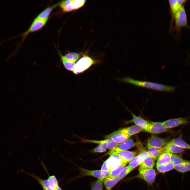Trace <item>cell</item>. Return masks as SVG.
Returning <instances> with one entry per match:
<instances>
[{
  "instance_id": "obj_11",
  "label": "cell",
  "mask_w": 190,
  "mask_h": 190,
  "mask_svg": "<svg viewBox=\"0 0 190 190\" xmlns=\"http://www.w3.org/2000/svg\"><path fill=\"white\" fill-rule=\"evenodd\" d=\"M166 129L162 122H151L149 123V126L146 131L153 134H159L167 131Z\"/></svg>"
},
{
  "instance_id": "obj_4",
  "label": "cell",
  "mask_w": 190,
  "mask_h": 190,
  "mask_svg": "<svg viewBox=\"0 0 190 190\" xmlns=\"http://www.w3.org/2000/svg\"><path fill=\"white\" fill-rule=\"evenodd\" d=\"M136 143L131 139H129L125 142L118 144L112 149L110 150L106 154L111 155L117 154L118 153L126 151L132 147L136 146Z\"/></svg>"
},
{
  "instance_id": "obj_16",
  "label": "cell",
  "mask_w": 190,
  "mask_h": 190,
  "mask_svg": "<svg viewBox=\"0 0 190 190\" xmlns=\"http://www.w3.org/2000/svg\"><path fill=\"white\" fill-rule=\"evenodd\" d=\"M80 170L83 175L92 176L102 181L104 178L101 170H90L81 168Z\"/></svg>"
},
{
  "instance_id": "obj_31",
  "label": "cell",
  "mask_w": 190,
  "mask_h": 190,
  "mask_svg": "<svg viewBox=\"0 0 190 190\" xmlns=\"http://www.w3.org/2000/svg\"><path fill=\"white\" fill-rule=\"evenodd\" d=\"M136 146L139 152V155L144 160L149 156L147 151L146 150L140 142H139L136 143Z\"/></svg>"
},
{
  "instance_id": "obj_22",
  "label": "cell",
  "mask_w": 190,
  "mask_h": 190,
  "mask_svg": "<svg viewBox=\"0 0 190 190\" xmlns=\"http://www.w3.org/2000/svg\"><path fill=\"white\" fill-rule=\"evenodd\" d=\"M147 151L148 155L154 161L158 159L160 155L163 153L161 149L148 147Z\"/></svg>"
},
{
  "instance_id": "obj_36",
  "label": "cell",
  "mask_w": 190,
  "mask_h": 190,
  "mask_svg": "<svg viewBox=\"0 0 190 190\" xmlns=\"http://www.w3.org/2000/svg\"><path fill=\"white\" fill-rule=\"evenodd\" d=\"M86 1L85 0H72L74 10L81 8L84 6Z\"/></svg>"
},
{
  "instance_id": "obj_38",
  "label": "cell",
  "mask_w": 190,
  "mask_h": 190,
  "mask_svg": "<svg viewBox=\"0 0 190 190\" xmlns=\"http://www.w3.org/2000/svg\"><path fill=\"white\" fill-rule=\"evenodd\" d=\"M55 190H62L58 186L55 189Z\"/></svg>"
},
{
  "instance_id": "obj_30",
  "label": "cell",
  "mask_w": 190,
  "mask_h": 190,
  "mask_svg": "<svg viewBox=\"0 0 190 190\" xmlns=\"http://www.w3.org/2000/svg\"><path fill=\"white\" fill-rule=\"evenodd\" d=\"M126 164L122 163L115 167L110 171V176L113 177L117 176Z\"/></svg>"
},
{
  "instance_id": "obj_33",
  "label": "cell",
  "mask_w": 190,
  "mask_h": 190,
  "mask_svg": "<svg viewBox=\"0 0 190 190\" xmlns=\"http://www.w3.org/2000/svg\"><path fill=\"white\" fill-rule=\"evenodd\" d=\"M49 187L54 189H55L59 186L57 180L54 175L50 176L47 179Z\"/></svg>"
},
{
  "instance_id": "obj_27",
  "label": "cell",
  "mask_w": 190,
  "mask_h": 190,
  "mask_svg": "<svg viewBox=\"0 0 190 190\" xmlns=\"http://www.w3.org/2000/svg\"><path fill=\"white\" fill-rule=\"evenodd\" d=\"M174 165L171 162L166 164L156 165L158 171L160 172L164 173L170 171L174 169Z\"/></svg>"
},
{
  "instance_id": "obj_34",
  "label": "cell",
  "mask_w": 190,
  "mask_h": 190,
  "mask_svg": "<svg viewBox=\"0 0 190 190\" xmlns=\"http://www.w3.org/2000/svg\"><path fill=\"white\" fill-rule=\"evenodd\" d=\"M134 169L128 165L125 167L123 168L117 176L121 180L133 170Z\"/></svg>"
},
{
  "instance_id": "obj_28",
  "label": "cell",
  "mask_w": 190,
  "mask_h": 190,
  "mask_svg": "<svg viewBox=\"0 0 190 190\" xmlns=\"http://www.w3.org/2000/svg\"><path fill=\"white\" fill-rule=\"evenodd\" d=\"M169 154L170 156L171 162L174 165L182 163L185 160L181 155L171 153Z\"/></svg>"
},
{
  "instance_id": "obj_26",
  "label": "cell",
  "mask_w": 190,
  "mask_h": 190,
  "mask_svg": "<svg viewBox=\"0 0 190 190\" xmlns=\"http://www.w3.org/2000/svg\"><path fill=\"white\" fill-rule=\"evenodd\" d=\"M59 6L64 12H67L74 10L72 1L64 0L60 2Z\"/></svg>"
},
{
  "instance_id": "obj_15",
  "label": "cell",
  "mask_w": 190,
  "mask_h": 190,
  "mask_svg": "<svg viewBox=\"0 0 190 190\" xmlns=\"http://www.w3.org/2000/svg\"><path fill=\"white\" fill-rule=\"evenodd\" d=\"M137 151H125L120 152L117 154L121 159L123 163L127 164L137 154Z\"/></svg>"
},
{
  "instance_id": "obj_2",
  "label": "cell",
  "mask_w": 190,
  "mask_h": 190,
  "mask_svg": "<svg viewBox=\"0 0 190 190\" xmlns=\"http://www.w3.org/2000/svg\"><path fill=\"white\" fill-rule=\"evenodd\" d=\"M100 62L99 60H94L86 55L83 54V56L75 64L73 72L76 75L82 73Z\"/></svg>"
},
{
  "instance_id": "obj_3",
  "label": "cell",
  "mask_w": 190,
  "mask_h": 190,
  "mask_svg": "<svg viewBox=\"0 0 190 190\" xmlns=\"http://www.w3.org/2000/svg\"><path fill=\"white\" fill-rule=\"evenodd\" d=\"M184 5L185 4L181 7L174 17V30L177 33L180 32L181 29L183 28L186 27L190 29L188 22Z\"/></svg>"
},
{
  "instance_id": "obj_18",
  "label": "cell",
  "mask_w": 190,
  "mask_h": 190,
  "mask_svg": "<svg viewBox=\"0 0 190 190\" xmlns=\"http://www.w3.org/2000/svg\"><path fill=\"white\" fill-rule=\"evenodd\" d=\"M120 130L122 132L130 136L139 132L143 129L139 126L135 125L131 126L121 129Z\"/></svg>"
},
{
  "instance_id": "obj_9",
  "label": "cell",
  "mask_w": 190,
  "mask_h": 190,
  "mask_svg": "<svg viewBox=\"0 0 190 190\" xmlns=\"http://www.w3.org/2000/svg\"><path fill=\"white\" fill-rule=\"evenodd\" d=\"M48 20V18L43 19H35L29 28L24 33L23 36L25 37L30 33L41 29L46 24Z\"/></svg>"
},
{
  "instance_id": "obj_37",
  "label": "cell",
  "mask_w": 190,
  "mask_h": 190,
  "mask_svg": "<svg viewBox=\"0 0 190 190\" xmlns=\"http://www.w3.org/2000/svg\"><path fill=\"white\" fill-rule=\"evenodd\" d=\"M31 175L40 183L42 186L44 190H45L49 187L47 179L43 180L35 175Z\"/></svg>"
},
{
  "instance_id": "obj_10",
  "label": "cell",
  "mask_w": 190,
  "mask_h": 190,
  "mask_svg": "<svg viewBox=\"0 0 190 190\" xmlns=\"http://www.w3.org/2000/svg\"><path fill=\"white\" fill-rule=\"evenodd\" d=\"M187 0H172L168 1L172 16V23L174 17L181 7L185 4Z\"/></svg>"
},
{
  "instance_id": "obj_32",
  "label": "cell",
  "mask_w": 190,
  "mask_h": 190,
  "mask_svg": "<svg viewBox=\"0 0 190 190\" xmlns=\"http://www.w3.org/2000/svg\"><path fill=\"white\" fill-rule=\"evenodd\" d=\"M81 55L79 53L71 52L67 53L64 56L67 60L75 62L79 59Z\"/></svg>"
},
{
  "instance_id": "obj_25",
  "label": "cell",
  "mask_w": 190,
  "mask_h": 190,
  "mask_svg": "<svg viewBox=\"0 0 190 190\" xmlns=\"http://www.w3.org/2000/svg\"><path fill=\"white\" fill-rule=\"evenodd\" d=\"M59 54L65 68L69 71H73L75 65V62L67 60L61 53H59Z\"/></svg>"
},
{
  "instance_id": "obj_17",
  "label": "cell",
  "mask_w": 190,
  "mask_h": 190,
  "mask_svg": "<svg viewBox=\"0 0 190 190\" xmlns=\"http://www.w3.org/2000/svg\"><path fill=\"white\" fill-rule=\"evenodd\" d=\"M121 179L118 176L113 177L109 176L103 180L104 184L107 190H110Z\"/></svg>"
},
{
  "instance_id": "obj_19",
  "label": "cell",
  "mask_w": 190,
  "mask_h": 190,
  "mask_svg": "<svg viewBox=\"0 0 190 190\" xmlns=\"http://www.w3.org/2000/svg\"><path fill=\"white\" fill-rule=\"evenodd\" d=\"M174 169L182 173L190 171V160H185L179 164L174 165Z\"/></svg>"
},
{
  "instance_id": "obj_13",
  "label": "cell",
  "mask_w": 190,
  "mask_h": 190,
  "mask_svg": "<svg viewBox=\"0 0 190 190\" xmlns=\"http://www.w3.org/2000/svg\"><path fill=\"white\" fill-rule=\"evenodd\" d=\"M133 116L132 119L130 120L129 122H132L136 125L142 128L146 131L148 127L149 123L147 121L142 118L140 116H137L131 112Z\"/></svg>"
},
{
  "instance_id": "obj_6",
  "label": "cell",
  "mask_w": 190,
  "mask_h": 190,
  "mask_svg": "<svg viewBox=\"0 0 190 190\" xmlns=\"http://www.w3.org/2000/svg\"><path fill=\"white\" fill-rule=\"evenodd\" d=\"M155 176V171L152 168L139 171L136 177L143 179L149 184H152L154 182Z\"/></svg>"
},
{
  "instance_id": "obj_24",
  "label": "cell",
  "mask_w": 190,
  "mask_h": 190,
  "mask_svg": "<svg viewBox=\"0 0 190 190\" xmlns=\"http://www.w3.org/2000/svg\"><path fill=\"white\" fill-rule=\"evenodd\" d=\"M170 162V158L169 153L164 152L160 155L158 158L156 165L166 164Z\"/></svg>"
},
{
  "instance_id": "obj_7",
  "label": "cell",
  "mask_w": 190,
  "mask_h": 190,
  "mask_svg": "<svg viewBox=\"0 0 190 190\" xmlns=\"http://www.w3.org/2000/svg\"><path fill=\"white\" fill-rule=\"evenodd\" d=\"M168 142L167 140L164 139L151 136L148 139L147 146L161 149L164 147Z\"/></svg>"
},
{
  "instance_id": "obj_23",
  "label": "cell",
  "mask_w": 190,
  "mask_h": 190,
  "mask_svg": "<svg viewBox=\"0 0 190 190\" xmlns=\"http://www.w3.org/2000/svg\"><path fill=\"white\" fill-rule=\"evenodd\" d=\"M60 2L46 8L35 18V19H43L48 18L52 10L57 6L59 5Z\"/></svg>"
},
{
  "instance_id": "obj_1",
  "label": "cell",
  "mask_w": 190,
  "mask_h": 190,
  "mask_svg": "<svg viewBox=\"0 0 190 190\" xmlns=\"http://www.w3.org/2000/svg\"><path fill=\"white\" fill-rule=\"evenodd\" d=\"M116 79L121 82L158 91L174 92L175 91L177 88L175 86L137 80L129 77H125L123 78H116Z\"/></svg>"
},
{
  "instance_id": "obj_29",
  "label": "cell",
  "mask_w": 190,
  "mask_h": 190,
  "mask_svg": "<svg viewBox=\"0 0 190 190\" xmlns=\"http://www.w3.org/2000/svg\"><path fill=\"white\" fill-rule=\"evenodd\" d=\"M144 159L138 155L134 157L129 162V165L130 167L134 169L139 165H140Z\"/></svg>"
},
{
  "instance_id": "obj_21",
  "label": "cell",
  "mask_w": 190,
  "mask_h": 190,
  "mask_svg": "<svg viewBox=\"0 0 190 190\" xmlns=\"http://www.w3.org/2000/svg\"><path fill=\"white\" fill-rule=\"evenodd\" d=\"M169 142L184 149L190 150V145L184 141L180 135L178 137L172 140Z\"/></svg>"
},
{
  "instance_id": "obj_12",
  "label": "cell",
  "mask_w": 190,
  "mask_h": 190,
  "mask_svg": "<svg viewBox=\"0 0 190 190\" xmlns=\"http://www.w3.org/2000/svg\"><path fill=\"white\" fill-rule=\"evenodd\" d=\"M106 160L109 171H110L115 167L123 163L120 157L117 154L110 155Z\"/></svg>"
},
{
  "instance_id": "obj_39",
  "label": "cell",
  "mask_w": 190,
  "mask_h": 190,
  "mask_svg": "<svg viewBox=\"0 0 190 190\" xmlns=\"http://www.w3.org/2000/svg\"><path fill=\"white\" fill-rule=\"evenodd\" d=\"M45 190H55V189H52L50 188L49 187H48V188L46 189Z\"/></svg>"
},
{
  "instance_id": "obj_5",
  "label": "cell",
  "mask_w": 190,
  "mask_h": 190,
  "mask_svg": "<svg viewBox=\"0 0 190 190\" xmlns=\"http://www.w3.org/2000/svg\"><path fill=\"white\" fill-rule=\"evenodd\" d=\"M130 136L122 132L120 129L111 134L105 136L106 139H110L117 144L125 142L130 137Z\"/></svg>"
},
{
  "instance_id": "obj_8",
  "label": "cell",
  "mask_w": 190,
  "mask_h": 190,
  "mask_svg": "<svg viewBox=\"0 0 190 190\" xmlns=\"http://www.w3.org/2000/svg\"><path fill=\"white\" fill-rule=\"evenodd\" d=\"M189 122L187 118L180 117L169 119L162 122L164 127L167 129L186 124Z\"/></svg>"
},
{
  "instance_id": "obj_35",
  "label": "cell",
  "mask_w": 190,
  "mask_h": 190,
  "mask_svg": "<svg viewBox=\"0 0 190 190\" xmlns=\"http://www.w3.org/2000/svg\"><path fill=\"white\" fill-rule=\"evenodd\" d=\"M102 181L98 179L93 182L91 184V190H103Z\"/></svg>"
},
{
  "instance_id": "obj_20",
  "label": "cell",
  "mask_w": 190,
  "mask_h": 190,
  "mask_svg": "<svg viewBox=\"0 0 190 190\" xmlns=\"http://www.w3.org/2000/svg\"><path fill=\"white\" fill-rule=\"evenodd\" d=\"M155 163L149 156L145 158L140 165L139 171L153 168Z\"/></svg>"
},
{
  "instance_id": "obj_14",
  "label": "cell",
  "mask_w": 190,
  "mask_h": 190,
  "mask_svg": "<svg viewBox=\"0 0 190 190\" xmlns=\"http://www.w3.org/2000/svg\"><path fill=\"white\" fill-rule=\"evenodd\" d=\"M161 149L163 152L173 154H181L183 153L184 151V149L169 142L167 145Z\"/></svg>"
}]
</instances>
